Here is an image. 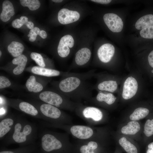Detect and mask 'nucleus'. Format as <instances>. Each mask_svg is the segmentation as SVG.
Returning a JSON list of instances; mask_svg holds the SVG:
<instances>
[{
  "instance_id": "obj_38",
  "label": "nucleus",
  "mask_w": 153,
  "mask_h": 153,
  "mask_svg": "<svg viewBox=\"0 0 153 153\" xmlns=\"http://www.w3.org/2000/svg\"><path fill=\"white\" fill-rule=\"evenodd\" d=\"M42 38L45 39L47 37V34L46 32L43 30L40 31L39 35Z\"/></svg>"
},
{
  "instance_id": "obj_43",
  "label": "nucleus",
  "mask_w": 153,
  "mask_h": 153,
  "mask_svg": "<svg viewBox=\"0 0 153 153\" xmlns=\"http://www.w3.org/2000/svg\"><path fill=\"white\" fill-rule=\"evenodd\" d=\"M2 53L1 51H0V56L1 57V56Z\"/></svg>"
},
{
  "instance_id": "obj_4",
  "label": "nucleus",
  "mask_w": 153,
  "mask_h": 153,
  "mask_svg": "<svg viewBox=\"0 0 153 153\" xmlns=\"http://www.w3.org/2000/svg\"><path fill=\"white\" fill-rule=\"evenodd\" d=\"M38 106V109L45 122L54 124H72L71 117L60 109L45 103Z\"/></svg>"
},
{
  "instance_id": "obj_41",
  "label": "nucleus",
  "mask_w": 153,
  "mask_h": 153,
  "mask_svg": "<svg viewBox=\"0 0 153 153\" xmlns=\"http://www.w3.org/2000/svg\"><path fill=\"white\" fill-rule=\"evenodd\" d=\"M0 153H13L12 151L5 150L1 151Z\"/></svg>"
},
{
  "instance_id": "obj_29",
  "label": "nucleus",
  "mask_w": 153,
  "mask_h": 153,
  "mask_svg": "<svg viewBox=\"0 0 153 153\" xmlns=\"http://www.w3.org/2000/svg\"><path fill=\"white\" fill-rule=\"evenodd\" d=\"M143 132L148 138L153 136V118L146 120L144 127Z\"/></svg>"
},
{
  "instance_id": "obj_13",
  "label": "nucleus",
  "mask_w": 153,
  "mask_h": 153,
  "mask_svg": "<svg viewBox=\"0 0 153 153\" xmlns=\"http://www.w3.org/2000/svg\"><path fill=\"white\" fill-rule=\"evenodd\" d=\"M80 16V14L77 11L64 8L59 11L58 18L60 24L65 25L78 21Z\"/></svg>"
},
{
  "instance_id": "obj_33",
  "label": "nucleus",
  "mask_w": 153,
  "mask_h": 153,
  "mask_svg": "<svg viewBox=\"0 0 153 153\" xmlns=\"http://www.w3.org/2000/svg\"><path fill=\"white\" fill-rule=\"evenodd\" d=\"M24 24L20 19H16L13 21L12 22V26L16 28H19L21 27Z\"/></svg>"
},
{
  "instance_id": "obj_11",
  "label": "nucleus",
  "mask_w": 153,
  "mask_h": 153,
  "mask_svg": "<svg viewBox=\"0 0 153 153\" xmlns=\"http://www.w3.org/2000/svg\"><path fill=\"white\" fill-rule=\"evenodd\" d=\"M103 19L106 25L111 31L118 33L122 31L123 23L117 15L113 13H107L104 15Z\"/></svg>"
},
{
  "instance_id": "obj_5",
  "label": "nucleus",
  "mask_w": 153,
  "mask_h": 153,
  "mask_svg": "<svg viewBox=\"0 0 153 153\" xmlns=\"http://www.w3.org/2000/svg\"><path fill=\"white\" fill-rule=\"evenodd\" d=\"M42 126L47 128H59L65 130L78 141H84L94 137L97 134L93 127L82 125L54 124L43 122Z\"/></svg>"
},
{
  "instance_id": "obj_28",
  "label": "nucleus",
  "mask_w": 153,
  "mask_h": 153,
  "mask_svg": "<svg viewBox=\"0 0 153 153\" xmlns=\"http://www.w3.org/2000/svg\"><path fill=\"white\" fill-rule=\"evenodd\" d=\"M21 4L23 7H27L31 10L38 9L40 6V3L38 0H20Z\"/></svg>"
},
{
  "instance_id": "obj_36",
  "label": "nucleus",
  "mask_w": 153,
  "mask_h": 153,
  "mask_svg": "<svg viewBox=\"0 0 153 153\" xmlns=\"http://www.w3.org/2000/svg\"><path fill=\"white\" fill-rule=\"evenodd\" d=\"M91 1L96 3L102 4H107L111 2L110 0H92Z\"/></svg>"
},
{
  "instance_id": "obj_3",
  "label": "nucleus",
  "mask_w": 153,
  "mask_h": 153,
  "mask_svg": "<svg viewBox=\"0 0 153 153\" xmlns=\"http://www.w3.org/2000/svg\"><path fill=\"white\" fill-rule=\"evenodd\" d=\"M69 134L67 133H59L44 130L39 135V141L42 150L50 152L60 150L69 144Z\"/></svg>"
},
{
  "instance_id": "obj_15",
  "label": "nucleus",
  "mask_w": 153,
  "mask_h": 153,
  "mask_svg": "<svg viewBox=\"0 0 153 153\" xmlns=\"http://www.w3.org/2000/svg\"><path fill=\"white\" fill-rule=\"evenodd\" d=\"M17 108L22 112L37 118L42 119L43 118L38 109L31 104L25 101L16 103Z\"/></svg>"
},
{
  "instance_id": "obj_2",
  "label": "nucleus",
  "mask_w": 153,
  "mask_h": 153,
  "mask_svg": "<svg viewBox=\"0 0 153 153\" xmlns=\"http://www.w3.org/2000/svg\"><path fill=\"white\" fill-rule=\"evenodd\" d=\"M37 130L35 124L18 116L14 128L2 141L22 145L33 143L37 138Z\"/></svg>"
},
{
  "instance_id": "obj_40",
  "label": "nucleus",
  "mask_w": 153,
  "mask_h": 153,
  "mask_svg": "<svg viewBox=\"0 0 153 153\" xmlns=\"http://www.w3.org/2000/svg\"><path fill=\"white\" fill-rule=\"evenodd\" d=\"M20 19L23 23L24 25H25V23L28 21V19L27 18L24 16H22L20 18Z\"/></svg>"
},
{
  "instance_id": "obj_27",
  "label": "nucleus",
  "mask_w": 153,
  "mask_h": 153,
  "mask_svg": "<svg viewBox=\"0 0 153 153\" xmlns=\"http://www.w3.org/2000/svg\"><path fill=\"white\" fill-rule=\"evenodd\" d=\"M79 141L83 143L79 148L80 153H95L96 147L94 144L87 140Z\"/></svg>"
},
{
  "instance_id": "obj_32",
  "label": "nucleus",
  "mask_w": 153,
  "mask_h": 153,
  "mask_svg": "<svg viewBox=\"0 0 153 153\" xmlns=\"http://www.w3.org/2000/svg\"><path fill=\"white\" fill-rule=\"evenodd\" d=\"M11 82L7 77L3 76H0V88L2 89L10 86Z\"/></svg>"
},
{
  "instance_id": "obj_35",
  "label": "nucleus",
  "mask_w": 153,
  "mask_h": 153,
  "mask_svg": "<svg viewBox=\"0 0 153 153\" xmlns=\"http://www.w3.org/2000/svg\"><path fill=\"white\" fill-rule=\"evenodd\" d=\"M37 35L30 30L29 32V34L27 36L28 37H29V41L32 42L35 40Z\"/></svg>"
},
{
  "instance_id": "obj_24",
  "label": "nucleus",
  "mask_w": 153,
  "mask_h": 153,
  "mask_svg": "<svg viewBox=\"0 0 153 153\" xmlns=\"http://www.w3.org/2000/svg\"><path fill=\"white\" fill-rule=\"evenodd\" d=\"M26 85L28 90L30 92H39L43 89L42 85L36 81L35 76L33 75L30 76L27 80Z\"/></svg>"
},
{
  "instance_id": "obj_42",
  "label": "nucleus",
  "mask_w": 153,
  "mask_h": 153,
  "mask_svg": "<svg viewBox=\"0 0 153 153\" xmlns=\"http://www.w3.org/2000/svg\"><path fill=\"white\" fill-rule=\"evenodd\" d=\"M52 1L56 3H61L63 1L62 0H52Z\"/></svg>"
},
{
  "instance_id": "obj_14",
  "label": "nucleus",
  "mask_w": 153,
  "mask_h": 153,
  "mask_svg": "<svg viewBox=\"0 0 153 153\" xmlns=\"http://www.w3.org/2000/svg\"><path fill=\"white\" fill-rule=\"evenodd\" d=\"M138 84L136 80L134 78L130 76L125 81L122 93L123 99L127 100L133 97L136 93Z\"/></svg>"
},
{
  "instance_id": "obj_39",
  "label": "nucleus",
  "mask_w": 153,
  "mask_h": 153,
  "mask_svg": "<svg viewBox=\"0 0 153 153\" xmlns=\"http://www.w3.org/2000/svg\"><path fill=\"white\" fill-rule=\"evenodd\" d=\"M25 25L27 26L28 28L31 29L34 27L33 23L31 21H28L25 23Z\"/></svg>"
},
{
  "instance_id": "obj_23",
  "label": "nucleus",
  "mask_w": 153,
  "mask_h": 153,
  "mask_svg": "<svg viewBox=\"0 0 153 153\" xmlns=\"http://www.w3.org/2000/svg\"><path fill=\"white\" fill-rule=\"evenodd\" d=\"M150 110L148 108L141 107L135 109L130 115L129 118L131 121H137L143 119L150 114Z\"/></svg>"
},
{
  "instance_id": "obj_31",
  "label": "nucleus",
  "mask_w": 153,
  "mask_h": 153,
  "mask_svg": "<svg viewBox=\"0 0 153 153\" xmlns=\"http://www.w3.org/2000/svg\"><path fill=\"white\" fill-rule=\"evenodd\" d=\"M30 56L31 59L34 60L40 67H44L45 66L43 59L40 54L33 52L31 53Z\"/></svg>"
},
{
  "instance_id": "obj_18",
  "label": "nucleus",
  "mask_w": 153,
  "mask_h": 153,
  "mask_svg": "<svg viewBox=\"0 0 153 153\" xmlns=\"http://www.w3.org/2000/svg\"><path fill=\"white\" fill-rule=\"evenodd\" d=\"M15 14L13 6L11 2L5 0L2 4V10L0 15L1 20L3 22L8 21Z\"/></svg>"
},
{
  "instance_id": "obj_30",
  "label": "nucleus",
  "mask_w": 153,
  "mask_h": 153,
  "mask_svg": "<svg viewBox=\"0 0 153 153\" xmlns=\"http://www.w3.org/2000/svg\"><path fill=\"white\" fill-rule=\"evenodd\" d=\"M141 37L146 39H153V26L148 27L141 29L140 32Z\"/></svg>"
},
{
  "instance_id": "obj_16",
  "label": "nucleus",
  "mask_w": 153,
  "mask_h": 153,
  "mask_svg": "<svg viewBox=\"0 0 153 153\" xmlns=\"http://www.w3.org/2000/svg\"><path fill=\"white\" fill-rule=\"evenodd\" d=\"M116 99L111 93H105L99 91L95 97H92L88 101L94 104L104 102L107 105H111L114 103Z\"/></svg>"
},
{
  "instance_id": "obj_17",
  "label": "nucleus",
  "mask_w": 153,
  "mask_h": 153,
  "mask_svg": "<svg viewBox=\"0 0 153 153\" xmlns=\"http://www.w3.org/2000/svg\"><path fill=\"white\" fill-rule=\"evenodd\" d=\"M116 82L111 80H99L97 84L93 86V90L99 91L113 92L117 89Z\"/></svg>"
},
{
  "instance_id": "obj_7",
  "label": "nucleus",
  "mask_w": 153,
  "mask_h": 153,
  "mask_svg": "<svg viewBox=\"0 0 153 153\" xmlns=\"http://www.w3.org/2000/svg\"><path fill=\"white\" fill-rule=\"evenodd\" d=\"M75 111L78 116L92 125L101 121L103 117L102 112L98 108L84 105L81 103L78 104Z\"/></svg>"
},
{
  "instance_id": "obj_10",
  "label": "nucleus",
  "mask_w": 153,
  "mask_h": 153,
  "mask_svg": "<svg viewBox=\"0 0 153 153\" xmlns=\"http://www.w3.org/2000/svg\"><path fill=\"white\" fill-rule=\"evenodd\" d=\"M115 48L113 45L109 43L102 44L97 49L94 60L97 59L104 63L109 62L114 54Z\"/></svg>"
},
{
  "instance_id": "obj_25",
  "label": "nucleus",
  "mask_w": 153,
  "mask_h": 153,
  "mask_svg": "<svg viewBox=\"0 0 153 153\" xmlns=\"http://www.w3.org/2000/svg\"><path fill=\"white\" fill-rule=\"evenodd\" d=\"M7 50L13 57L16 58L22 55L24 47L21 43L13 41L8 46Z\"/></svg>"
},
{
  "instance_id": "obj_9",
  "label": "nucleus",
  "mask_w": 153,
  "mask_h": 153,
  "mask_svg": "<svg viewBox=\"0 0 153 153\" xmlns=\"http://www.w3.org/2000/svg\"><path fill=\"white\" fill-rule=\"evenodd\" d=\"M75 44L74 39L69 34L65 35L60 39L57 47L59 56L63 58L69 57L72 54Z\"/></svg>"
},
{
  "instance_id": "obj_22",
  "label": "nucleus",
  "mask_w": 153,
  "mask_h": 153,
  "mask_svg": "<svg viewBox=\"0 0 153 153\" xmlns=\"http://www.w3.org/2000/svg\"><path fill=\"white\" fill-rule=\"evenodd\" d=\"M140 125L137 121H131L122 128L121 132L125 135H134L140 130Z\"/></svg>"
},
{
  "instance_id": "obj_34",
  "label": "nucleus",
  "mask_w": 153,
  "mask_h": 153,
  "mask_svg": "<svg viewBox=\"0 0 153 153\" xmlns=\"http://www.w3.org/2000/svg\"><path fill=\"white\" fill-rule=\"evenodd\" d=\"M148 61L149 66L152 69L151 71L153 70V50L151 51L148 54Z\"/></svg>"
},
{
  "instance_id": "obj_37",
  "label": "nucleus",
  "mask_w": 153,
  "mask_h": 153,
  "mask_svg": "<svg viewBox=\"0 0 153 153\" xmlns=\"http://www.w3.org/2000/svg\"><path fill=\"white\" fill-rule=\"evenodd\" d=\"M146 153H153V142L148 144Z\"/></svg>"
},
{
  "instance_id": "obj_6",
  "label": "nucleus",
  "mask_w": 153,
  "mask_h": 153,
  "mask_svg": "<svg viewBox=\"0 0 153 153\" xmlns=\"http://www.w3.org/2000/svg\"><path fill=\"white\" fill-rule=\"evenodd\" d=\"M39 99L45 103L71 111H75L79 103L75 102L63 95L50 91L41 93Z\"/></svg>"
},
{
  "instance_id": "obj_12",
  "label": "nucleus",
  "mask_w": 153,
  "mask_h": 153,
  "mask_svg": "<svg viewBox=\"0 0 153 153\" xmlns=\"http://www.w3.org/2000/svg\"><path fill=\"white\" fill-rule=\"evenodd\" d=\"M18 116L7 115L0 119V140L2 141L13 129Z\"/></svg>"
},
{
  "instance_id": "obj_19",
  "label": "nucleus",
  "mask_w": 153,
  "mask_h": 153,
  "mask_svg": "<svg viewBox=\"0 0 153 153\" xmlns=\"http://www.w3.org/2000/svg\"><path fill=\"white\" fill-rule=\"evenodd\" d=\"M31 71L34 74L47 77L58 76L61 74V72L58 70L40 66L33 67Z\"/></svg>"
},
{
  "instance_id": "obj_26",
  "label": "nucleus",
  "mask_w": 153,
  "mask_h": 153,
  "mask_svg": "<svg viewBox=\"0 0 153 153\" xmlns=\"http://www.w3.org/2000/svg\"><path fill=\"white\" fill-rule=\"evenodd\" d=\"M118 142L120 146L127 153H138L136 147L124 137H122L120 138Z\"/></svg>"
},
{
  "instance_id": "obj_20",
  "label": "nucleus",
  "mask_w": 153,
  "mask_h": 153,
  "mask_svg": "<svg viewBox=\"0 0 153 153\" xmlns=\"http://www.w3.org/2000/svg\"><path fill=\"white\" fill-rule=\"evenodd\" d=\"M27 59V57L23 54L14 58L12 61V63L17 65V66L13 70V73L15 75H18L23 71L26 65Z\"/></svg>"
},
{
  "instance_id": "obj_8",
  "label": "nucleus",
  "mask_w": 153,
  "mask_h": 153,
  "mask_svg": "<svg viewBox=\"0 0 153 153\" xmlns=\"http://www.w3.org/2000/svg\"><path fill=\"white\" fill-rule=\"evenodd\" d=\"M92 55L91 50L89 47L85 46L79 48L75 53L69 71L87 66L90 62Z\"/></svg>"
},
{
  "instance_id": "obj_21",
  "label": "nucleus",
  "mask_w": 153,
  "mask_h": 153,
  "mask_svg": "<svg viewBox=\"0 0 153 153\" xmlns=\"http://www.w3.org/2000/svg\"><path fill=\"white\" fill-rule=\"evenodd\" d=\"M153 26V14H148L140 18L136 22L135 26L138 30Z\"/></svg>"
},
{
  "instance_id": "obj_1",
  "label": "nucleus",
  "mask_w": 153,
  "mask_h": 153,
  "mask_svg": "<svg viewBox=\"0 0 153 153\" xmlns=\"http://www.w3.org/2000/svg\"><path fill=\"white\" fill-rule=\"evenodd\" d=\"M95 69L86 72L72 73L65 76L56 84L62 94L78 103L89 101L92 97L93 84L89 81L95 74Z\"/></svg>"
}]
</instances>
